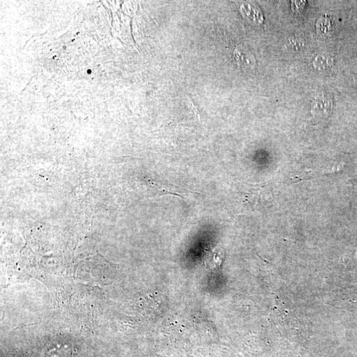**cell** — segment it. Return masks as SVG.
Instances as JSON below:
<instances>
[{
  "mask_svg": "<svg viewBox=\"0 0 357 357\" xmlns=\"http://www.w3.org/2000/svg\"><path fill=\"white\" fill-rule=\"evenodd\" d=\"M242 13L252 22H260V19L262 18L260 17L259 11L254 6L250 4H245L242 6Z\"/></svg>",
  "mask_w": 357,
  "mask_h": 357,
  "instance_id": "3",
  "label": "cell"
},
{
  "mask_svg": "<svg viewBox=\"0 0 357 357\" xmlns=\"http://www.w3.org/2000/svg\"><path fill=\"white\" fill-rule=\"evenodd\" d=\"M88 73H89V74H90L91 71H90V70H89V71H88Z\"/></svg>",
  "mask_w": 357,
  "mask_h": 357,
  "instance_id": "4",
  "label": "cell"
},
{
  "mask_svg": "<svg viewBox=\"0 0 357 357\" xmlns=\"http://www.w3.org/2000/svg\"><path fill=\"white\" fill-rule=\"evenodd\" d=\"M234 56L238 64L244 68H252L255 65L254 56L248 49L238 47L234 52Z\"/></svg>",
  "mask_w": 357,
  "mask_h": 357,
  "instance_id": "2",
  "label": "cell"
},
{
  "mask_svg": "<svg viewBox=\"0 0 357 357\" xmlns=\"http://www.w3.org/2000/svg\"><path fill=\"white\" fill-rule=\"evenodd\" d=\"M332 102L326 97H318L313 103L312 112L316 118L328 117L332 109Z\"/></svg>",
  "mask_w": 357,
  "mask_h": 357,
  "instance_id": "1",
  "label": "cell"
}]
</instances>
